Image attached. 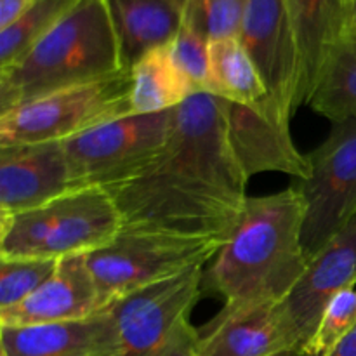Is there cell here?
I'll use <instances>...</instances> for the list:
<instances>
[{
  "instance_id": "obj_23",
  "label": "cell",
  "mask_w": 356,
  "mask_h": 356,
  "mask_svg": "<svg viewBox=\"0 0 356 356\" xmlns=\"http://www.w3.org/2000/svg\"><path fill=\"white\" fill-rule=\"evenodd\" d=\"M59 261L0 257V309L13 308L33 294L58 268Z\"/></svg>"
},
{
  "instance_id": "obj_11",
  "label": "cell",
  "mask_w": 356,
  "mask_h": 356,
  "mask_svg": "<svg viewBox=\"0 0 356 356\" xmlns=\"http://www.w3.org/2000/svg\"><path fill=\"white\" fill-rule=\"evenodd\" d=\"M356 285V218L308 261L298 284L280 301L282 313L301 356L315 336L323 312L339 292Z\"/></svg>"
},
{
  "instance_id": "obj_16",
  "label": "cell",
  "mask_w": 356,
  "mask_h": 356,
  "mask_svg": "<svg viewBox=\"0 0 356 356\" xmlns=\"http://www.w3.org/2000/svg\"><path fill=\"white\" fill-rule=\"evenodd\" d=\"M0 356H122L110 306L86 320L0 327Z\"/></svg>"
},
{
  "instance_id": "obj_18",
  "label": "cell",
  "mask_w": 356,
  "mask_h": 356,
  "mask_svg": "<svg viewBox=\"0 0 356 356\" xmlns=\"http://www.w3.org/2000/svg\"><path fill=\"white\" fill-rule=\"evenodd\" d=\"M122 54L131 68L141 56L172 42L190 0H106Z\"/></svg>"
},
{
  "instance_id": "obj_15",
  "label": "cell",
  "mask_w": 356,
  "mask_h": 356,
  "mask_svg": "<svg viewBox=\"0 0 356 356\" xmlns=\"http://www.w3.org/2000/svg\"><path fill=\"white\" fill-rule=\"evenodd\" d=\"M110 305L101 294L86 256L65 257L33 294L13 308L0 309V327L76 322L104 312Z\"/></svg>"
},
{
  "instance_id": "obj_4",
  "label": "cell",
  "mask_w": 356,
  "mask_h": 356,
  "mask_svg": "<svg viewBox=\"0 0 356 356\" xmlns=\"http://www.w3.org/2000/svg\"><path fill=\"white\" fill-rule=\"evenodd\" d=\"M124 216L111 193L90 186L49 204L0 218V257L65 259L87 256L113 242Z\"/></svg>"
},
{
  "instance_id": "obj_14",
  "label": "cell",
  "mask_w": 356,
  "mask_h": 356,
  "mask_svg": "<svg viewBox=\"0 0 356 356\" xmlns=\"http://www.w3.org/2000/svg\"><path fill=\"white\" fill-rule=\"evenodd\" d=\"M79 190L61 141L0 148V218Z\"/></svg>"
},
{
  "instance_id": "obj_20",
  "label": "cell",
  "mask_w": 356,
  "mask_h": 356,
  "mask_svg": "<svg viewBox=\"0 0 356 356\" xmlns=\"http://www.w3.org/2000/svg\"><path fill=\"white\" fill-rule=\"evenodd\" d=\"M205 92L236 104H256L268 96L256 65L238 38L209 42Z\"/></svg>"
},
{
  "instance_id": "obj_24",
  "label": "cell",
  "mask_w": 356,
  "mask_h": 356,
  "mask_svg": "<svg viewBox=\"0 0 356 356\" xmlns=\"http://www.w3.org/2000/svg\"><path fill=\"white\" fill-rule=\"evenodd\" d=\"M170 56L193 94L205 92L209 70V38L184 13L183 24L169 44Z\"/></svg>"
},
{
  "instance_id": "obj_22",
  "label": "cell",
  "mask_w": 356,
  "mask_h": 356,
  "mask_svg": "<svg viewBox=\"0 0 356 356\" xmlns=\"http://www.w3.org/2000/svg\"><path fill=\"white\" fill-rule=\"evenodd\" d=\"M76 2L79 0H35L33 6L16 23L0 30V70L19 61Z\"/></svg>"
},
{
  "instance_id": "obj_21",
  "label": "cell",
  "mask_w": 356,
  "mask_h": 356,
  "mask_svg": "<svg viewBox=\"0 0 356 356\" xmlns=\"http://www.w3.org/2000/svg\"><path fill=\"white\" fill-rule=\"evenodd\" d=\"M309 106L332 124L356 120V33L344 35L329 51Z\"/></svg>"
},
{
  "instance_id": "obj_12",
  "label": "cell",
  "mask_w": 356,
  "mask_h": 356,
  "mask_svg": "<svg viewBox=\"0 0 356 356\" xmlns=\"http://www.w3.org/2000/svg\"><path fill=\"white\" fill-rule=\"evenodd\" d=\"M225 113L229 143L249 179L261 172L289 174L298 181L309 176L308 155H302L292 139L291 118L268 97L256 104L225 101Z\"/></svg>"
},
{
  "instance_id": "obj_17",
  "label": "cell",
  "mask_w": 356,
  "mask_h": 356,
  "mask_svg": "<svg viewBox=\"0 0 356 356\" xmlns=\"http://www.w3.org/2000/svg\"><path fill=\"white\" fill-rule=\"evenodd\" d=\"M301 59L299 106L309 104L330 49L348 33V0H285Z\"/></svg>"
},
{
  "instance_id": "obj_26",
  "label": "cell",
  "mask_w": 356,
  "mask_h": 356,
  "mask_svg": "<svg viewBox=\"0 0 356 356\" xmlns=\"http://www.w3.org/2000/svg\"><path fill=\"white\" fill-rule=\"evenodd\" d=\"M356 327V291L346 289L330 301L323 312L306 356H327L344 336Z\"/></svg>"
},
{
  "instance_id": "obj_19",
  "label": "cell",
  "mask_w": 356,
  "mask_h": 356,
  "mask_svg": "<svg viewBox=\"0 0 356 356\" xmlns=\"http://www.w3.org/2000/svg\"><path fill=\"white\" fill-rule=\"evenodd\" d=\"M132 113H162L193 96L190 83L177 70L169 44L146 52L131 66Z\"/></svg>"
},
{
  "instance_id": "obj_6",
  "label": "cell",
  "mask_w": 356,
  "mask_h": 356,
  "mask_svg": "<svg viewBox=\"0 0 356 356\" xmlns=\"http://www.w3.org/2000/svg\"><path fill=\"white\" fill-rule=\"evenodd\" d=\"M202 280L204 270L191 268L115 299L110 313L122 356H197L200 334L190 316Z\"/></svg>"
},
{
  "instance_id": "obj_2",
  "label": "cell",
  "mask_w": 356,
  "mask_h": 356,
  "mask_svg": "<svg viewBox=\"0 0 356 356\" xmlns=\"http://www.w3.org/2000/svg\"><path fill=\"white\" fill-rule=\"evenodd\" d=\"M305 204L294 186L247 197L238 222L204 273L202 292L225 302H280L308 266Z\"/></svg>"
},
{
  "instance_id": "obj_8",
  "label": "cell",
  "mask_w": 356,
  "mask_h": 356,
  "mask_svg": "<svg viewBox=\"0 0 356 356\" xmlns=\"http://www.w3.org/2000/svg\"><path fill=\"white\" fill-rule=\"evenodd\" d=\"M174 111L132 113L63 141L75 186L108 190L145 172L169 143Z\"/></svg>"
},
{
  "instance_id": "obj_10",
  "label": "cell",
  "mask_w": 356,
  "mask_h": 356,
  "mask_svg": "<svg viewBox=\"0 0 356 356\" xmlns=\"http://www.w3.org/2000/svg\"><path fill=\"white\" fill-rule=\"evenodd\" d=\"M238 40L263 79L268 101L292 118L299 108L301 59L285 0H250Z\"/></svg>"
},
{
  "instance_id": "obj_13",
  "label": "cell",
  "mask_w": 356,
  "mask_h": 356,
  "mask_svg": "<svg viewBox=\"0 0 356 356\" xmlns=\"http://www.w3.org/2000/svg\"><path fill=\"white\" fill-rule=\"evenodd\" d=\"M198 334V356H301L280 302H225Z\"/></svg>"
},
{
  "instance_id": "obj_30",
  "label": "cell",
  "mask_w": 356,
  "mask_h": 356,
  "mask_svg": "<svg viewBox=\"0 0 356 356\" xmlns=\"http://www.w3.org/2000/svg\"><path fill=\"white\" fill-rule=\"evenodd\" d=\"M197 356H198V355H197Z\"/></svg>"
},
{
  "instance_id": "obj_1",
  "label": "cell",
  "mask_w": 356,
  "mask_h": 356,
  "mask_svg": "<svg viewBox=\"0 0 356 356\" xmlns=\"http://www.w3.org/2000/svg\"><path fill=\"white\" fill-rule=\"evenodd\" d=\"M247 183L228 138L225 101L202 92L176 108L162 155L145 172L108 191L125 228L226 240L245 205Z\"/></svg>"
},
{
  "instance_id": "obj_29",
  "label": "cell",
  "mask_w": 356,
  "mask_h": 356,
  "mask_svg": "<svg viewBox=\"0 0 356 356\" xmlns=\"http://www.w3.org/2000/svg\"><path fill=\"white\" fill-rule=\"evenodd\" d=\"M348 33H356V0H348Z\"/></svg>"
},
{
  "instance_id": "obj_9",
  "label": "cell",
  "mask_w": 356,
  "mask_h": 356,
  "mask_svg": "<svg viewBox=\"0 0 356 356\" xmlns=\"http://www.w3.org/2000/svg\"><path fill=\"white\" fill-rule=\"evenodd\" d=\"M308 160L312 172L294 188L305 204L302 245L312 259L356 218V120L332 124Z\"/></svg>"
},
{
  "instance_id": "obj_27",
  "label": "cell",
  "mask_w": 356,
  "mask_h": 356,
  "mask_svg": "<svg viewBox=\"0 0 356 356\" xmlns=\"http://www.w3.org/2000/svg\"><path fill=\"white\" fill-rule=\"evenodd\" d=\"M35 0H0V30L16 23Z\"/></svg>"
},
{
  "instance_id": "obj_7",
  "label": "cell",
  "mask_w": 356,
  "mask_h": 356,
  "mask_svg": "<svg viewBox=\"0 0 356 356\" xmlns=\"http://www.w3.org/2000/svg\"><path fill=\"white\" fill-rule=\"evenodd\" d=\"M225 242L218 236L124 226L113 242L87 254L86 263L101 294L113 302L146 285L204 268Z\"/></svg>"
},
{
  "instance_id": "obj_28",
  "label": "cell",
  "mask_w": 356,
  "mask_h": 356,
  "mask_svg": "<svg viewBox=\"0 0 356 356\" xmlns=\"http://www.w3.org/2000/svg\"><path fill=\"white\" fill-rule=\"evenodd\" d=\"M327 356H356V327Z\"/></svg>"
},
{
  "instance_id": "obj_3",
  "label": "cell",
  "mask_w": 356,
  "mask_h": 356,
  "mask_svg": "<svg viewBox=\"0 0 356 356\" xmlns=\"http://www.w3.org/2000/svg\"><path fill=\"white\" fill-rule=\"evenodd\" d=\"M127 68L106 0H79L19 61L0 70V113Z\"/></svg>"
},
{
  "instance_id": "obj_5",
  "label": "cell",
  "mask_w": 356,
  "mask_h": 356,
  "mask_svg": "<svg viewBox=\"0 0 356 356\" xmlns=\"http://www.w3.org/2000/svg\"><path fill=\"white\" fill-rule=\"evenodd\" d=\"M131 68L65 87L0 113V148L68 141L106 122L132 115Z\"/></svg>"
},
{
  "instance_id": "obj_25",
  "label": "cell",
  "mask_w": 356,
  "mask_h": 356,
  "mask_svg": "<svg viewBox=\"0 0 356 356\" xmlns=\"http://www.w3.org/2000/svg\"><path fill=\"white\" fill-rule=\"evenodd\" d=\"M250 0H190L186 14L209 42L238 38Z\"/></svg>"
}]
</instances>
